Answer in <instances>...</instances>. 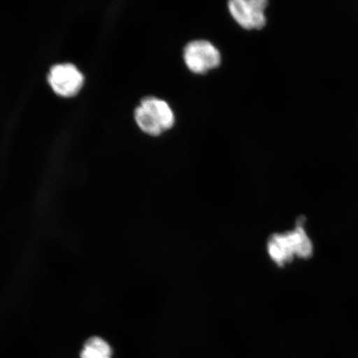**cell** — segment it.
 I'll return each instance as SVG.
<instances>
[{"instance_id":"6da1fadb","label":"cell","mask_w":358,"mask_h":358,"mask_svg":"<svg viewBox=\"0 0 358 358\" xmlns=\"http://www.w3.org/2000/svg\"><path fill=\"white\" fill-rule=\"evenodd\" d=\"M266 250L276 266H285L295 258H310L313 245L303 222L299 220L293 230L271 235L267 241Z\"/></svg>"},{"instance_id":"7a4b0ae2","label":"cell","mask_w":358,"mask_h":358,"mask_svg":"<svg viewBox=\"0 0 358 358\" xmlns=\"http://www.w3.org/2000/svg\"><path fill=\"white\" fill-rule=\"evenodd\" d=\"M134 119L142 131L159 136L176 124V115L167 101L155 96L146 97L134 110Z\"/></svg>"},{"instance_id":"3957f363","label":"cell","mask_w":358,"mask_h":358,"mask_svg":"<svg viewBox=\"0 0 358 358\" xmlns=\"http://www.w3.org/2000/svg\"><path fill=\"white\" fill-rule=\"evenodd\" d=\"M183 60L191 73L206 74L221 65L220 51L207 40H194L183 50Z\"/></svg>"},{"instance_id":"277c9868","label":"cell","mask_w":358,"mask_h":358,"mask_svg":"<svg viewBox=\"0 0 358 358\" xmlns=\"http://www.w3.org/2000/svg\"><path fill=\"white\" fill-rule=\"evenodd\" d=\"M266 0H232L228 10L234 20L246 30H261L266 24Z\"/></svg>"},{"instance_id":"5b68a950","label":"cell","mask_w":358,"mask_h":358,"mask_svg":"<svg viewBox=\"0 0 358 358\" xmlns=\"http://www.w3.org/2000/svg\"><path fill=\"white\" fill-rule=\"evenodd\" d=\"M48 83L58 95L71 97L83 87L84 77L73 64H59L52 67L48 75Z\"/></svg>"},{"instance_id":"8992f818","label":"cell","mask_w":358,"mask_h":358,"mask_svg":"<svg viewBox=\"0 0 358 358\" xmlns=\"http://www.w3.org/2000/svg\"><path fill=\"white\" fill-rule=\"evenodd\" d=\"M112 350L104 339L93 337L85 343L80 358H111Z\"/></svg>"}]
</instances>
